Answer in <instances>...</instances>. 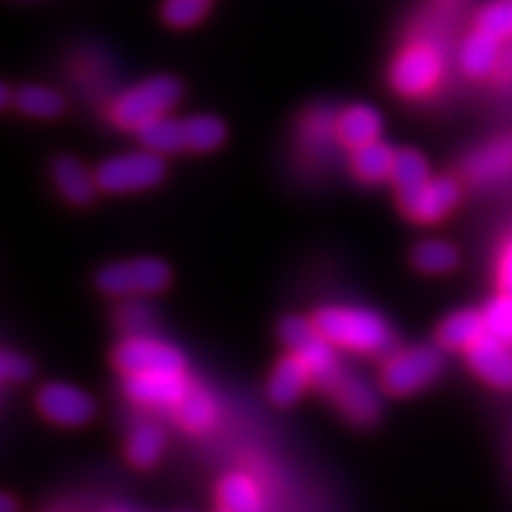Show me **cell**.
Masks as SVG:
<instances>
[{"mask_svg": "<svg viewBox=\"0 0 512 512\" xmlns=\"http://www.w3.org/2000/svg\"><path fill=\"white\" fill-rule=\"evenodd\" d=\"M498 43H501L498 38L486 34L482 29H477L472 36H467L463 48H460V67H463V72L477 76V79L494 72L498 57H501Z\"/></svg>", "mask_w": 512, "mask_h": 512, "instance_id": "7402d4cb", "label": "cell"}, {"mask_svg": "<svg viewBox=\"0 0 512 512\" xmlns=\"http://www.w3.org/2000/svg\"><path fill=\"white\" fill-rule=\"evenodd\" d=\"M311 382L313 377L309 366L290 351V354L275 363L271 380H268V399H271L275 406H292Z\"/></svg>", "mask_w": 512, "mask_h": 512, "instance_id": "5bb4252c", "label": "cell"}, {"mask_svg": "<svg viewBox=\"0 0 512 512\" xmlns=\"http://www.w3.org/2000/svg\"><path fill=\"white\" fill-rule=\"evenodd\" d=\"M219 503L228 512H266L261 486L247 472H230L219 482Z\"/></svg>", "mask_w": 512, "mask_h": 512, "instance_id": "d6986e66", "label": "cell"}, {"mask_svg": "<svg viewBox=\"0 0 512 512\" xmlns=\"http://www.w3.org/2000/svg\"><path fill=\"white\" fill-rule=\"evenodd\" d=\"M280 337H283V342L290 347L292 354H297L309 366L313 384L323 389V392L330 394L351 373L339 361L335 344L328 337L320 335L313 320H306L302 316L285 318L280 323Z\"/></svg>", "mask_w": 512, "mask_h": 512, "instance_id": "7a4b0ae2", "label": "cell"}, {"mask_svg": "<svg viewBox=\"0 0 512 512\" xmlns=\"http://www.w3.org/2000/svg\"><path fill=\"white\" fill-rule=\"evenodd\" d=\"M192 380L185 373H147L126 375L124 394L136 406L152 411H174L188 394Z\"/></svg>", "mask_w": 512, "mask_h": 512, "instance_id": "9c48e42d", "label": "cell"}, {"mask_svg": "<svg viewBox=\"0 0 512 512\" xmlns=\"http://www.w3.org/2000/svg\"><path fill=\"white\" fill-rule=\"evenodd\" d=\"M460 200V188L453 178H430L420 188L399 192V204L403 214L420 223H437L456 207Z\"/></svg>", "mask_w": 512, "mask_h": 512, "instance_id": "8fae6325", "label": "cell"}, {"mask_svg": "<svg viewBox=\"0 0 512 512\" xmlns=\"http://www.w3.org/2000/svg\"><path fill=\"white\" fill-rule=\"evenodd\" d=\"M498 285H501V292L512 294V238L505 242L501 259H498Z\"/></svg>", "mask_w": 512, "mask_h": 512, "instance_id": "836d02e7", "label": "cell"}, {"mask_svg": "<svg viewBox=\"0 0 512 512\" xmlns=\"http://www.w3.org/2000/svg\"><path fill=\"white\" fill-rule=\"evenodd\" d=\"M36 403L48 420L64 427L86 425L95 413L93 396L67 382H48L38 389Z\"/></svg>", "mask_w": 512, "mask_h": 512, "instance_id": "30bf717a", "label": "cell"}, {"mask_svg": "<svg viewBox=\"0 0 512 512\" xmlns=\"http://www.w3.org/2000/svg\"><path fill=\"white\" fill-rule=\"evenodd\" d=\"M176 422L190 434H204L219 420V401L214 399V394L209 392L202 384L192 382L188 394L183 396V401L174 408Z\"/></svg>", "mask_w": 512, "mask_h": 512, "instance_id": "9a60e30c", "label": "cell"}, {"mask_svg": "<svg viewBox=\"0 0 512 512\" xmlns=\"http://www.w3.org/2000/svg\"><path fill=\"white\" fill-rule=\"evenodd\" d=\"M219 512H228V510H223V508H221V510H219Z\"/></svg>", "mask_w": 512, "mask_h": 512, "instance_id": "8d00e7d4", "label": "cell"}, {"mask_svg": "<svg viewBox=\"0 0 512 512\" xmlns=\"http://www.w3.org/2000/svg\"><path fill=\"white\" fill-rule=\"evenodd\" d=\"M413 264L422 273H430V275L448 273L458 264V252L451 242L422 240L413 249Z\"/></svg>", "mask_w": 512, "mask_h": 512, "instance_id": "d4e9b609", "label": "cell"}, {"mask_svg": "<svg viewBox=\"0 0 512 512\" xmlns=\"http://www.w3.org/2000/svg\"><path fill=\"white\" fill-rule=\"evenodd\" d=\"M114 366L121 375L147 373H185V356L176 344L145 332V335H126L114 349Z\"/></svg>", "mask_w": 512, "mask_h": 512, "instance_id": "8992f818", "label": "cell"}, {"mask_svg": "<svg viewBox=\"0 0 512 512\" xmlns=\"http://www.w3.org/2000/svg\"><path fill=\"white\" fill-rule=\"evenodd\" d=\"M209 0H164L162 17L169 27L188 29L207 15Z\"/></svg>", "mask_w": 512, "mask_h": 512, "instance_id": "1f68e13d", "label": "cell"}, {"mask_svg": "<svg viewBox=\"0 0 512 512\" xmlns=\"http://www.w3.org/2000/svg\"><path fill=\"white\" fill-rule=\"evenodd\" d=\"M226 140V126L221 119L200 114L185 119V143L192 152H211Z\"/></svg>", "mask_w": 512, "mask_h": 512, "instance_id": "83f0119b", "label": "cell"}, {"mask_svg": "<svg viewBox=\"0 0 512 512\" xmlns=\"http://www.w3.org/2000/svg\"><path fill=\"white\" fill-rule=\"evenodd\" d=\"M512 344L503 342L494 335L477 339L470 349L465 351L467 363L484 382L494 384L498 389L512 387Z\"/></svg>", "mask_w": 512, "mask_h": 512, "instance_id": "7c38bea8", "label": "cell"}, {"mask_svg": "<svg viewBox=\"0 0 512 512\" xmlns=\"http://www.w3.org/2000/svg\"><path fill=\"white\" fill-rule=\"evenodd\" d=\"M171 280V268L166 261L155 256H140V259L117 261L105 266L98 273L100 292L117 299H143L150 294L166 290Z\"/></svg>", "mask_w": 512, "mask_h": 512, "instance_id": "5b68a950", "label": "cell"}, {"mask_svg": "<svg viewBox=\"0 0 512 512\" xmlns=\"http://www.w3.org/2000/svg\"><path fill=\"white\" fill-rule=\"evenodd\" d=\"M486 332L512 344V294L501 292L484 306Z\"/></svg>", "mask_w": 512, "mask_h": 512, "instance_id": "f546056e", "label": "cell"}, {"mask_svg": "<svg viewBox=\"0 0 512 512\" xmlns=\"http://www.w3.org/2000/svg\"><path fill=\"white\" fill-rule=\"evenodd\" d=\"M102 512H133V510L126 508V505H112V508H105Z\"/></svg>", "mask_w": 512, "mask_h": 512, "instance_id": "d590c367", "label": "cell"}, {"mask_svg": "<svg viewBox=\"0 0 512 512\" xmlns=\"http://www.w3.org/2000/svg\"><path fill=\"white\" fill-rule=\"evenodd\" d=\"M484 335H486L484 313L475 309H460L441 320L437 330V342L441 349L467 351L477 342V339H482Z\"/></svg>", "mask_w": 512, "mask_h": 512, "instance_id": "ac0fdd59", "label": "cell"}, {"mask_svg": "<svg viewBox=\"0 0 512 512\" xmlns=\"http://www.w3.org/2000/svg\"><path fill=\"white\" fill-rule=\"evenodd\" d=\"M136 133L140 143L147 150L157 152V155H174V152L188 150V143H185V121H178L169 117V114L147 121Z\"/></svg>", "mask_w": 512, "mask_h": 512, "instance_id": "44dd1931", "label": "cell"}, {"mask_svg": "<svg viewBox=\"0 0 512 512\" xmlns=\"http://www.w3.org/2000/svg\"><path fill=\"white\" fill-rule=\"evenodd\" d=\"M15 105L29 117L53 119L64 110L62 95L46 86H24L15 95Z\"/></svg>", "mask_w": 512, "mask_h": 512, "instance_id": "4316f807", "label": "cell"}, {"mask_svg": "<svg viewBox=\"0 0 512 512\" xmlns=\"http://www.w3.org/2000/svg\"><path fill=\"white\" fill-rule=\"evenodd\" d=\"M178 100H181V83L171 76H152L114 100L112 119L126 131H138L147 121L169 114Z\"/></svg>", "mask_w": 512, "mask_h": 512, "instance_id": "3957f363", "label": "cell"}, {"mask_svg": "<svg viewBox=\"0 0 512 512\" xmlns=\"http://www.w3.org/2000/svg\"><path fill=\"white\" fill-rule=\"evenodd\" d=\"M477 29L486 31L498 41L512 38V0H491L477 15Z\"/></svg>", "mask_w": 512, "mask_h": 512, "instance_id": "f1b7e54d", "label": "cell"}, {"mask_svg": "<svg viewBox=\"0 0 512 512\" xmlns=\"http://www.w3.org/2000/svg\"><path fill=\"white\" fill-rule=\"evenodd\" d=\"M53 181L62 197L72 204H88L95 197V188H100L98 178L88 166L76 157H60L53 164Z\"/></svg>", "mask_w": 512, "mask_h": 512, "instance_id": "e0dca14e", "label": "cell"}, {"mask_svg": "<svg viewBox=\"0 0 512 512\" xmlns=\"http://www.w3.org/2000/svg\"><path fill=\"white\" fill-rule=\"evenodd\" d=\"M380 131L382 117L370 105H351L344 112H339L335 121L337 138L347 147H351V150H358V147L380 140Z\"/></svg>", "mask_w": 512, "mask_h": 512, "instance_id": "2e32d148", "label": "cell"}, {"mask_svg": "<svg viewBox=\"0 0 512 512\" xmlns=\"http://www.w3.org/2000/svg\"><path fill=\"white\" fill-rule=\"evenodd\" d=\"M512 171V143L501 140V143L489 145L479 155L472 157L467 174L475 181H494L498 176H505Z\"/></svg>", "mask_w": 512, "mask_h": 512, "instance_id": "cb8c5ba5", "label": "cell"}, {"mask_svg": "<svg viewBox=\"0 0 512 512\" xmlns=\"http://www.w3.org/2000/svg\"><path fill=\"white\" fill-rule=\"evenodd\" d=\"M320 335L328 337L337 349L354 351L366 356L392 354L396 339L394 330L380 313L366 306L332 304L323 306L313 316Z\"/></svg>", "mask_w": 512, "mask_h": 512, "instance_id": "6da1fadb", "label": "cell"}, {"mask_svg": "<svg viewBox=\"0 0 512 512\" xmlns=\"http://www.w3.org/2000/svg\"><path fill=\"white\" fill-rule=\"evenodd\" d=\"M330 396L339 411L347 415L351 422H358V425H370L380 415V399H377L375 389L356 373H349L344 377L332 389Z\"/></svg>", "mask_w": 512, "mask_h": 512, "instance_id": "4fadbf2b", "label": "cell"}, {"mask_svg": "<svg viewBox=\"0 0 512 512\" xmlns=\"http://www.w3.org/2000/svg\"><path fill=\"white\" fill-rule=\"evenodd\" d=\"M15 510H17L15 498L10 494H3V498H0V512H15Z\"/></svg>", "mask_w": 512, "mask_h": 512, "instance_id": "e575fe53", "label": "cell"}, {"mask_svg": "<svg viewBox=\"0 0 512 512\" xmlns=\"http://www.w3.org/2000/svg\"><path fill=\"white\" fill-rule=\"evenodd\" d=\"M441 69H444V60H441L439 50L427 46V43H415L401 50L392 67V86L401 95L408 98H418V95L430 93L441 79Z\"/></svg>", "mask_w": 512, "mask_h": 512, "instance_id": "ba28073f", "label": "cell"}, {"mask_svg": "<svg viewBox=\"0 0 512 512\" xmlns=\"http://www.w3.org/2000/svg\"><path fill=\"white\" fill-rule=\"evenodd\" d=\"M444 370V356L437 347L418 344L392 351L382 366V387L392 396H408L432 384Z\"/></svg>", "mask_w": 512, "mask_h": 512, "instance_id": "277c9868", "label": "cell"}, {"mask_svg": "<svg viewBox=\"0 0 512 512\" xmlns=\"http://www.w3.org/2000/svg\"><path fill=\"white\" fill-rule=\"evenodd\" d=\"M117 320L126 335H145V332H152V328H155L157 313L150 304L136 297L119 306Z\"/></svg>", "mask_w": 512, "mask_h": 512, "instance_id": "4dcf8cb0", "label": "cell"}, {"mask_svg": "<svg viewBox=\"0 0 512 512\" xmlns=\"http://www.w3.org/2000/svg\"><path fill=\"white\" fill-rule=\"evenodd\" d=\"M166 448V434L157 422L152 420H138L131 427L126 439V458L128 463L136 467H152L162 458Z\"/></svg>", "mask_w": 512, "mask_h": 512, "instance_id": "ffe728a7", "label": "cell"}, {"mask_svg": "<svg viewBox=\"0 0 512 512\" xmlns=\"http://www.w3.org/2000/svg\"><path fill=\"white\" fill-rule=\"evenodd\" d=\"M396 152L382 140L368 143L354 150L351 157V166H354V174L366 183H380L384 178L392 176Z\"/></svg>", "mask_w": 512, "mask_h": 512, "instance_id": "603a6c76", "label": "cell"}, {"mask_svg": "<svg viewBox=\"0 0 512 512\" xmlns=\"http://www.w3.org/2000/svg\"><path fill=\"white\" fill-rule=\"evenodd\" d=\"M166 164L162 155L152 150H138V152H124V155L105 159L98 169H95V178H98L100 190L105 192H138L155 188L164 181Z\"/></svg>", "mask_w": 512, "mask_h": 512, "instance_id": "52a82bcc", "label": "cell"}, {"mask_svg": "<svg viewBox=\"0 0 512 512\" xmlns=\"http://www.w3.org/2000/svg\"><path fill=\"white\" fill-rule=\"evenodd\" d=\"M430 178H432L430 164H427V159L422 157L420 152L415 150L396 152L392 176H389V181L396 185V190L399 192L415 190L420 188V185H425Z\"/></svg>", "mask_w": 512, "mask_h": 512, "instance_id": "484cf974", "label": "cell"}, {"mask_svg": "<svg viewBox=\"0 0 512 512\" xmlns=\"http://www.w3.org/2000/svg\"><path fill=\"white\" fill-rule=\"evenodd\" d=\"M0 373H3V380L8 384L27 382L31 373H34V366H31L27 356L5 349L3 356H0Z\"/></svg>", "mask_w": 512, "mask_h": 512, "instance_id": "d6a6232c", "label": "cell"}]
</instances>
